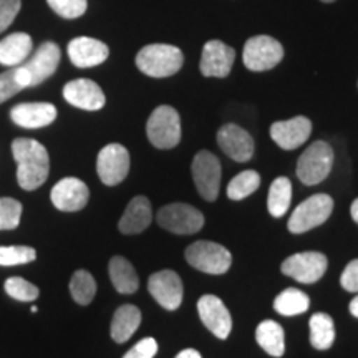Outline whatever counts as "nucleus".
Wrapping results in <instances>:
<instances>
[{"instance_id": "1", "label": "nucleus", "mask_w": 358, "mask_h": 358, "mask_svg": "<svg viewBox=\"0 0 358 358\" xmlns=\"http://www.w3.org/2000/svg\"><path fill=\"white\" fill-rule=\"evenodd\" d=\"M12 155L17 161V181L22 189L34 191L47 181L50 158L43 145L29 138H17L12 143Z\"/></svg>"}, {"instance_id": "2", "label": "nucleus", "mask_w": 358, "mask_h": 358, "mask_svg": "<svg viewBox=\"0 0 358 358\" xmlns=\"http://www.w3.org/2000/svg\"><path fill=\"white\" fill-rule=\"evenodd\" d=\"M136 66L151 78H166L176 75L185 64V55L174 45L151 43L136 55Z\"/></svg>"}, {"instance_id": "3", "label": "nucleus", "mask_w": 358, "mask_h": 358, "mask_svg": "<svg viewBox=\"0 0 358 358\" xmlns=\"http://www.w3.org/2000/svg\"><path fill=\"white\" fill-rule=\"evenodd\" d=\"M146 134L151 145L158 150H171L181 141V118L173 106L161 105L150 115Z\"/></svg>"}, {"instance_id": "4", "label": "nucleus", "mask_w": 358, "mask_h": 358, "mask_svg": "<svg viewBox=\"0 0 358 358\" xmlns=\"http://www.w3.org/2000/svg\"><path fill=\"white\" fill-rule=\"evenodd\" d=\"M334 150L327 141H315L307 148L297 161V176L303 185L315 186L332 171Z\"/></svg>"}, {"instance_id": "5", "label": "nucleus", "mask_w": 358, "mask_h": 358, "mask_svg": "<svg viewBox=\"0 0 358 358\" xmlns=\"http://www.w3.org/2000/svg\"><path fill=\"white\" fill-rule=\"evenodd\" d=\"M189 266L213 275L226 274L232 264V254L224 245L213 241H198L185 252Z\"/></svg>"}, {"instance_id": "6", "label": "nucleus", "mask_w": 358, "mask_h": 358, "mask_svg": "<svg viewBox=\"0 0 358 358\" xmlns=\"http://www.w3.org/2000/svg\"><path fill=\"white\" fill-rule=\"evenodd\" d=\"M334 211V199L329 194H313L295 208L287 227L292 234H302L322 226Z\"/></svg>"}, {"instance_id": "7", "label": "nucleus", "mask_w": 358, "mask_h": 358, "mask_svg": "<svg viewBox=\"0 0 358 358\" xmlns=\"http://www.w3.org/2000/svg\"><path fill=\"white\" fill-rule=\"evenodd\" d=\"M284 58V47L279 40L268 35L250 37L244 45L243 62L250 71H267L275 69Z\"/></svg>"}, {"instance_id": "8", "label": "nucleus", "mask_w": 358, "mask_h": 358, "mask_svg": "<svg viewBox=\"0 0 358 358\" xmlns=\"http://www.w3.org/2000/svg\"><path fill=\"white\" fill-rule=\"evenodd\" d=\"M156 221L163 229L181 236L196 234L204 226L203 213L189 204L182 203H173L161 208Z\"/></svg>"}, {"instance_id": "9", "label": "nucleus", "mask_w": 358, "mask_h": 358, "mask_svg": "<svg viewBox=\"0 0 358 358\" xmlns=\"http://www.w3.org/2000/svg\"><path fill=\"white\" fill-rule=\"evenodd\" d=\"M191 171L201 198L209 203L216 201L221 187V163L216 156L211 151H199L192 159Z\"/></svg>"}, {"instance_id": "10", "label": "nucleus", "mask_w": 358, "mask_h": 358, "mask_svg": "<svg viewBox=\"0 0 358 358\" xmlns=\"http://www.w3.org/2000/svg\"><path fill=\"white\" fill-rule=\"evenodd\" d=\"M329 261L322 252L294 254L282 262V274L292 277L302 284H315L325 274Z\"/></svg>"}, {"instance_id": "11", "label": "nucleus", "mask_w": 358, "mask_h": 358, "mask_svg": "<svg viewBox=\"0 0 358 358\" xmlns=\"http://www.w3.org/2000/svg\"><path fill=\"white\" fill-rule=\"evenodd\" d=\"M96 171L101 182L106 186H116L124 181L129 173V153L118 143L106 145L96 159Z\"/></svg>"}, {"instance_id": "12", "label": "nucleus", "mask_w": 358, "mask_h": 358, "mask_svg": "<svg viewBox=\"0 0 358 358\" xmlns=\"http://www.w3.org/2000/svg\"><path fill=\"white\" fill-rule=\"evenodd\" d=\"M236 60V50L221 40H209L201 53L199 70L208 78H226Z\"/></svg>"}, {"instance_id": "13", "label": "nucleus", "mask_w": 358, "mask_h": 358, "mask_svg": "<svg viewBox=\"0 0 358 358\" xmlns=\"http://www.w3.org/2000/svg\"><path fill=\"white\" fill-rule=\"evenodd\" d=\"M199 319L213 335L226 340L232 330V317L227 307L216 295H203L198 302Z\"/></svg>"}, {"instance_id": "14", "label": "nucleus", "mask_w": 358, "mask_h": 358, "mask_svg": "<svg viewBox=\"0 0 358 358\" xmlns=\"http://www.w3.org/2000/svg\"><path fill=\"white\" fill-rule=\"evenodd\" d=\"M50 199L58 211L77 213L87 206L90 199V189L82 179L64 178L53 186Z\"/></svg>"}, {"instance_id": "15", "label": "nucleus", "mask_w": 358, "mask_h": 358, "mask_svg": "<svg viewBox=\"0 0 358 358\" xmlns=\"http://www.w3.org/2000/svg\"><path fill=\"white\" fill-rule=\"evenodd\" d=\"M148 290L166 310H176L182 302V282L174 271H159L151 275Z\"/></svg>"}, {"instance_id": "16", "label": "nucleus", "mask_w": 358, "mask_h": 358, "mask_svg": "<svg viewBox=\"0 0 358 358\" xmlns=\"http://www.w3.org/2000/svg\"><path fill=\"white\" fill-rule=\"evenodd\" d=\"M60 47L53 42H43L34 53L27 64H24V70L29 75V87H37L43 83L55 73L60 64Z\"/></svg>"}, {"instance_id": "17", "label": "nucleus", "mask_w": 358, "mask_h": 358, "mask_svg": "<svg viewBox=\"0 0 358 358\" xmlns=\"http://www.w3.org/2000/svg\"><path fill=\"white\" fill-rule=\"evenodd\" d=\"M217 145L237 163H245L254 155V140L244 128L227 123L217 131Z\"/></svg>"}, {"instance_id": "18", "label": "nucleus", "mask_w": 358, "mask_h": 358, "mask_svg": "<svg viewBox=\"0 0 358 358\" xmlns=\"http://www.w3.org/2000/svg\"><path fill=\"white\" fill-rule=\"evenodd\" d=\"M64 98L71 106L87 111H96L105 106L106 98L103 90L88 78L71 80L65 85Z\"/></svg>"}, {"instance_id": "19", "label": "nucleus", "mask_w": 358, "mask_h": 358, "mask_svg": "<svg viewBox=\"0 0 358 358\" xmlns=\"http://www.w3.org/2000/svg\"><path fill=\"white\" fill-rule=\"evenodd\" d=\"M312 133V122L306 116H295L285 122H275L271 127V138L282 150H297L308 140Z\"/></svg>"}, {"instance_id": "20", "label": "nucleus", "mask_w": 358, "mask_h": 358, "mask_svg": "<svg viewBox=\"0 0 358 358\" xmlns=\"http://www.w3.org/2000/svg\"><path fill=\"white\" fill-rule=\"evenodd\" d=\"M110 55V48L96 38L77 37L69 43L70 62L78 69L101 65Z\"/></svg>"}, {"instance_id": "21", "label": "nucleus", "mask_w": 358, "mask_h": 358, "mask_svg": "<svg viewBox=\"0 0 358 358\" xmlns=\"http://www.w3.org/2000/svg\"><path fill=\"white\" fill-rule=\"evenodd\" d=\"M10 118L22 128H43L55 122L57 108L52 103H20L10 110Z\"/></svg>"}, {"instance_id": "22", "label": "nucleus", "mask_w": 358, "mask_h": 358, "mask_svg": "<svg viewBox=\"0 0 358 358\" xmlns=\"http://www.w3.org/2000/svg\"><path fill=\"white\" fill-rule=\"evenodd\" d=\"M151 219H153V211H151L150 199L145 196H136L129 201L127 211L118 222V229L122 234H140L150 226Z\"/></svg>"}, {"instance_id": "23", "label": "nucleus", "mask_w": 358, "mask_h": 358, "mask_svg": "<svg viewBox=\"0 0 358 358\" xmlns=\"http://www.w3.org/2000/svg\"><path fill=\"white\" fill-rule=\"evenodd\" d=\"M32 52V37L24 32L12 34L0 40V64L6 66H19Z\"/></svg>"}, {"instance_id": "24", "label": "nucleus", "mask_w": 358, "mask_h": 358, "mask_svg": "<svg viewBox=\"0 0 358 358\" xmlns=\"http://www.w3.org/2000/svg\"><path fill=\"white\" fill-rule=\"evenodd\" d=\"M141 324V312L140 308L127 303L115 312L113 322H111V338L116 343H124L131 338V335L136 332Z\"/></svg>"}, {"instance_id": "25", "label": "nucleus", "mask_w": 358, "mask_h": 358, "mask_svg": "<svg viewBox=\"0 0 358 358\" xmlns=\"http://www.w3.org/2000/svg\"><path fill=\"white\" fill-rule=\"evenodd\" d=\"M110 279L113 282V287L120 294H133L140 287V279H138L136 271L133 264L122 256H115L108 266Z\"/></svg>"}, {"instance_id": "26", "label": "nucleus", "mask_w": 358, "mask_h": 358, "mask_svg": "<svg viewBox=\"0 0 358 358\" xmlns=\"http://www.w3.org/2000/svg\"><path fill=\"white\" fill-rule=\"evenodd\" d=\"M285 334L282 325L274 320H264L259 324L256 330L257 343L271 357L279 358L285 353Z\"/></svg>"}, {"instance_id": "27", "label": "nucleus", "mask_w": 358, "mask_h": 358, "mask_svg": "<svg viewBox=\"0 0 358 358\" xmlns=\"http://www.w3.org/2000/svg\"><path fill=\"white\" fill-rule=\"evenodd\" d=\"M335 342V325L329 313H313L310 317V343L317 350H329Z\"/></svg>"}, {"instance_id": "28", "label": "nucleus", "mask_w": 358, "mask_h": 358, "mask_svg": "<svg viewBox=\"0 0 358 358\" xmlns=\"http://www.w3.org/2000/svg\"><path fill=\"white\" fill-rule=\"evenodd\" d=\"M290 199H292V182L287 178H277L271 185L267 196V209L271 216L282 217L289 211Z\"/></svg>"}, {"instance_id": "29", "label": "nucleus", "mask_w": 358, "mask_h": 358, "mask_svg": "<svg viewBox=\"0 0 358 358\" xmlns=\"http://www.w3.org/2000/svg\"><path fill=\"white\" fill-rule=\"evenodd\" d=\"M308 306H310V299L299 289H285L274 301V310L285 317L301 315L308 310Z\"/></svg>"}, {"instance_id": "30", "label": "nucleus", "mask_w": 358, "mask_h": 358, "mask_svg": "<svg viewBox=\"0 0 358 358\" xmlns=\"http://www.w3.org/2000/svg\"><path fill=\"white\" fill-rule=\"evenodd\" d=\"M261 186V176L257 171L248 169V171L239 173L232 178V181L227 186V198L232 201H243L249 198L252 192H256Z\"/></svg>"}, {"instance_id": "31", "label": "nucleus", "mask_w": 358, "mask_h": 358, "mask_svg": "<svg viewBox=\"0 0 358 358\" xmlns=\"http://www.w3.org/2000/svg\"><path fill=\"white\" fill-rule=\"evenodd\" d=\"M70 294L80 306H88L96 294V282L93 275L83 268L75 272L70 280Z\"/></svg>"}, {"instance_id": "32", "label": "nucleus", "mask_w": 358, "mask_h": 358, "mask_svg": "<svg viewBox=\"0 0 358 358\" xmlns=\"http://www.w3.org/2000/svg\"><path fill=\"white\" fill-rule=\"evenodd\" d=\"M27 87H29V75L24 66H13L12 70L0 73V103L10 100Z\"/></svg>"}, {"instance_id": "33", "label": "nucleus", "mask_w": 358, "mask_h": 358, "mask_svg": "<svg viewBox=\"0 0 358 358\" xmlns=\"http://www.w3.org/2000/svg\"><path fill=\"white\" fill-rule=\"evenodd\" d=\"M37 259V250L29 245H8L0 248V266H22V264L34 262Z\"/></svg>"}, {"instance_id": "34", "label": "nucleus", "mask_w": 358, "mask_h": 358, "mask_svg": "<svg viewBox=\"0 0 358 358\" xmlns=\"http://www.w3.org/2000/svg\"><path fill=\"white\" fill-rule=\"evenodd\" d=\"M22 217V203L12 198H0V231L17 229Z\"/></svg>"}, {"instance_id": "35", "label": "nucleus", "mask_w": 358, "mask_h": 358, "mask_svg": "<svg viewBox=\"0 0 358 358\" xmlns=\"http://www.w3.org/2000/svg\"><path fill=\"white\" fill-rule=\"evenodd\" d=\"M6 292L12 299L20 302H34L38 297V289L29 280L22 279V277H10L6 280Z\"/></svg>"}, {"instance_id": "36", "label": "nucleus", "mask_w": 358, "mask_h": 358, "mask_svg": "<svg viewBox=\"0 0 358 358\" xmlns=\"http://www.w3.org/2000/svg\"><path fill=\"white\" fill-rule=\"evenodd\" d=\"M47 3L57 15L69 20L82 17L88 7L87 0H47Z\"/></svg>"}, {"instance_id": "37", "label": "nucleus", "mask_w": 358, "mask_h": 358, "mask_svg": "<svg viewBox=\"0 0 358 358\" xmlns=\"http://www.w3.org/2000/svg\"><path fill=\"white\" fill-rule=\"evenodd\" d=\"M20 0H0V34L7 30L20 12Z\"/></svg>"}, {"instance_id": "38", "label": "nucleus", "mask_w": 358, "mask_h": 358, "mask_svg": "<svg viewBox=\"0 0 358 358\" xmlns=\"http://www.w3.org/2000/svg\"><path fill=\"white\" fill-rule=\"evenodd\" d=\"M158 352V343L155 338H143L133 348L124 353L123 358H153Z\"/></svg>"}, {"instance_id": "39", "label": "nucleus", "mask_w": 358, "mask_h": 358, "mask_svg": "<svg viewBox=\"0 0 358 358\" xmlns=\"http://www.w3.org/2000/svg\"><path fill=\"white\" fill-rule=\"evenodd\" d=\"M340 284L347 292L358 294V259H353L352 262L347 264V267L342 272V277H340Z\"/></svg>"}, {"instance_id": "40", "label": "nucleus", "mask_w": 358, "mask_h": 358, "mask_svg": "<svg viewBox=\"0 0 358 358\" xmlns=\"http://www.w3.org/2000/svg\"><path fill=\"white\" fill-rule=\"evenodd\" d=\"M176 358H203V357H201V353L198 350H194V348H186V350L179 352Z\"/></svg>"}, {"instance_id": "41", "label": "nucleus", "mask_w": 358, "mask_h": 358, "mask_svg": "<svg viewBox=\"0 0 358 358\" xmlns=\"http://www.w3.org/2000/svg\"><path fill=\"white\" fill-rule=\"evenodd\" d=\"M348 308H350L352 315L355 317V319H358V295H357V297H353V301L350 302V307H348Z\"/></svg>"}, {"instance_id": "42", "label": "nucleus", "mask_w": 358, "mask_h": 358, "mask_svg": "<svg viewBox=\"0 0 358 358\" xmlns=\"http://www.w3.org/2000/svg\"><path fill=\"white\" fill-rule=\"evenodd\" d=\"M350 214H352V217H353V221H355L357 224H358V198L353 201L352 203V208H350Z\"/></svg>"}, {"instance_id": "43", "label": "nucleus", "mask_w": 358, "mask_h": 358, "mask_svg": "<svg viewBox=\"0 0 358 358\" xmlns=\"http://www.w3.org/2000/svg\"><path fill=\"white\" fill-rule=\"evenodd\" d=\"M320 2H325V3H332L335 0H320Z\"/></svg>"}]
</instances>
